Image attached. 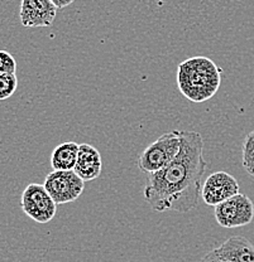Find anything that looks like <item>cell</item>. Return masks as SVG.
<instances>
[{
    "label": "cell",
    "mask_w": 254,
    "mask_h": 262,
    "mask_svg": "<svg viewBox=\"0 0 254 262\" xmlns=\"http://www.w3.org/2000/svg\"><path fill=\"white\" fill-rule=\"evenodd\" d=\"M181 150L168 165L147 174L143 198L152 211L190 212L201 196L206 169L204 139L198 131H181Z\"/></svg>",
    "instance_id": "cell-1"
},
{
    "label": "cell",
    "mask_w": 254,
    "mask_h": 262,
    "mask_svg": "<svg viewBox=\"0 0 254 262\" xmlns=\"http://www.w3.org/2000/svg\"><path fill=\"white\" fill-rule=\"evenodd\" d=\"M18 87V78L15 73L0 75V101H5L14 95Z\"/></svg>",
    "instance_id": "cell-13"
},
{
    "label": "cell",
    "mask_w": 254,
    "mask_h": 262,
    "mask_svg": "<svg viewBox=\"0 0 254 262\" xmlns=\"http://www.w3.org/2000/svg\"><path fill=\"white\" fill-rule=\"evenodd\" d=\"M22 211L37 223L51 222L57 212V203L43 184L31 183L23 190L21 198Z\"/></svg>",
    "instance_id": "cell-4"
},
{
    "label": "cell",
    "mask_w": 254,
    "mask_h": 262,
    "mask_svg": "<svg viewBox=\"0 0 254 262\" xmlns=\"http://www.w3.org/2000/svg\"><path fill=\"white\" fill-rule=\"evenodd\" d=\"M17 61L14 57L7 51H0V75L4 73H15Z\"/></svg>",
    "instance_id": "cell-14"
},
{
    "label": "cell",
    "mask_w": 254,
    "mask_h": 262,
    "mask_svg": "<svg viewBox=\"0 0 254 262\" xmlns=\"http://www.w3.org/2000/svg\"><path fill=\"white\" fill-rule=\"evenodd\" d=\"M200 262H229V261L225 260V258L220 255L218 248H214V250H211L210 252H207L206 255L201 258Z\"/></svg>",
    "instance_id": "cell-15"
},
{
    "label": "cell",
    "mask_w": 254,
    "mask_h": 262,
    "mask_svg": "<svg viewBox=\"0 0 254 262\" xmlns=\"http://www.w3.org/2000/svg\"><path fill=\"white\" fill-rule=\"evenodd\" d=\"M181 131L163 134L143 150L138 158V168L143 173H155L168 165L181 150Z\"/></svg>",
    "instance_id": "cell-3"
},
{
    "label": "cell",
    "mask_w": 254,
    "mask_h": 262,
    "mask_svg": "<svg viewBox=\"0 0 254 262\" xmlns=\"http://www.w3.org/2000/svg\"><path fill=\"white\" fill-rule=\"evenodd\" d=\"M220 84L221 68L209 57H191L177 67V86L191 102L209 101L218 94Z\"/></svg>",
    "instance_id": "cell-2"
},
{
    "label": "cell",
    "mask_w": 254,
    "mask_h": 262,
    "mask_svg": "<svg viewBox=\"0 0 254 262\" xmlns=\"http://www.w3.org/2000/svg\"><path fill=\"white\" fill-rule=\"evenodd\" d=\"M218 251L229 262H254V246L243 236H231Z\"/></svg>",
    "instance_id": "cell-10"
},
{
    "label": "cell",
    "mask_w": 254,
    "mask_h": 262,
    "mask_svg": "<svg viewBox=\"0 0 254 262\" xmlns=\"http://www.w3.org/2000/svg\"><path fill=\"white\" fill-rule=\"evenodd\" d=\"M54 5H56L58 9H64V8H67L68 5L72 4L75 0H51Z\"/></svg>",
    "instance_id": "cell-16"
},
{
    "label": "cell",
    "mask_w": 254,
    "mask_h": 262,
    "mask_svg": "<svg viewBox=\"0 0 254 262\" xmlns=\"http://www.w3.org/2000/svg\"><path fill=\"white\" fill-rule=\"evenodd\" d=\"M80 144L66 141L53 149L51 154V166L53 170H73L77 162Z\"/></svg>",
    "instance_id": "cell-11"
},
{
    "label": "cell",
    "mask_w": 254,
    "mask_h": 262,
    "mask_svg": "<svg viewBox=\"0 0 254 262\" xmlns=\"http://www.w3.org/2000/svg\"><path fill=\"white\" fill-rule=\"evenodd\" d=\"M242 163L245 171L254 177V130L250 131L243 141Z\"/></svg>",
    "instance_id": "cell-12"
},
{
    "label": "cell",
    "mask_w": 254,
    "mask_h": 262,
    "mask_svg": "<svg viewBox=\"0 0 254 262\" xmlns=\"http://www.w3.org/2000/svg\"><path fill=\"white\" fill-rule=\"evenodd\" d=\"M43 185L57 204H66L83 194L85 180L75 170H53L46 177Z\"/></svg>",
    "instance_id": "cell-6"
},
{
    "label": "cell",
    "mask_w": 254,
    "mask_h": 262,
    "mask_svg": "<svg viewBox=\"0 0 254 262\" xmlns=\"http://www.w3.org/2000/svg\"><path fill=\"white\" fill-rule=\"evenodd\" d=\"M57 10L51 0H22L19 18L26 28H46L53 24Z\"/></svg>",
    "instance_id": "cell-8"
},
{
    "label": "cell",
    "mask_w": 254,
    "mask_h": 262,
    "mask_svg": "<svg viewBox=\"0 0 254 262\" xmlns=\"http://www.w3.org/2000/svg\"><path fill=\"white\" fill-rule=\"evenodd\" d=\"M218 225L223 228H237L249 225L254 218L252 199L243 193L230 196L214 207Z\"/></svg>",
    "instance_id": "cell-5"
},
{
    "label": "cell",
    "mask_w": 254,
    "mask_h": 262,
    "mask_svg": "<svg viewBox=\"0 0 254 262\" xmlns=\"http://www.w3.org/2000/svg\"><path fill=\"white\" fill-rule=\"evenodd\" d=\"M240 188L238 180L226 171H215L205 179L201 199L206 206L215 207L230 196L238 194Z\"/></svg>",
    "instance_id": "cell-7"
},
{
    "label": "cell",
    "mask_w": 254,
    "mask_h": 262,
    "mask_svg": "<svg viewBox=\"0 0 254 262\" xmlns=\"http://www.w3.org/2000/svg\"><path fill=\"white\" fill-rule=\"evenodd\" d=\"M73 170L83 178L85 182H90L99 178L103 170V159L99 150L90 144H80L79 147L77 162Z\"/></svg>",
    "instance_id": "cell-9"
}]
</instances>
